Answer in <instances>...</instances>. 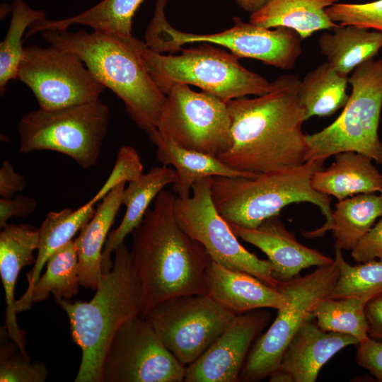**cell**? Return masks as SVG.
I'll list each match as a JSON object with an SVG mask.
<instances>
[{
	"label": "cell",
	"instance_id": "obj_37",
	"mask_svg": "<svg viewBox=\"0 0 382 382\" xmlns=\"http://www.w3.org/2000/svg\"><path fill=\"white\" fill-rule=\"evenodd\" d=\"M143 164L137 150L131 146H121L116 155L112 170L98 192L91 199L96 204L103 199L114 187L122 183H129L143 174Z\"/></svg>",
	"mask_w": 382,
	"mask_h": 382
},
{
	"label": "cell",
	"instance_id": "obj_38",
	"mask_svg": "<svg viewBox=\"0 0 382 382\" xmlns=\"http://www.w3.org/2000/svg\"><path fill=\"white\" fill-rule=\"evenodd\" d=\"M351 255L357 263L382 260V216L358 241Z\"/></svg>",
	"mask_w": 382,
	"mask_h": 382
},
{
	"label": "cell",
	"instance_id": "obj_7",
	"mask_svg": "<svg viewBox=\"0 0 382 382\" xmlns=\"http://www.w3.org/2000/svg\"><path fill=\"white\" fill-rule=\"evenodd\" d=\"M348 81L352 92L339 117L320 131L306 134L307 161L326 160L340 152L350 151L382 164V142L378 136L382 58L361 64Z\"/></svg>",
	"mask_w": 382,
	"mask_h": 382
},
{
	"label": "cell",
	"instance_id": "obj_30",
	"mask_svg": "<svg viewBox=\"0 0 382 382\" xmlns=\"http://www.w3.org/2000/svg\"><path fill=\"white\" fill-rule=\"evenodd\" d=\"M382 216V192L361 193L338 201L330 230L341 250H352Z\"/></svg>",
	"mask_w": 382,
	"mask_h": 382
},
{
	"label": "cell",
	"instance_id": "obj_23",
	"mask_svg": "<svg viewBox=\"0 0 382 382\" xmlns=\"http://www.w3.org/2000/svg\"><path fill=\"white\" fill-rule=\"evenodd\" d=\"M176 178L173 168L163 165L151 168L146 173L129 183L122 199V204L126 207L124 217L119 226L108 234L105 243L101 260L103 273L112 267V253L124 243L125 237L140 224L158 194L166 185L173 184Z\"/></svg>",
	"mask_w": 382,
	"mask_h": 382
},
{
	"label": "cell",
	"instance_id": "obj_17",
	"mask_svg": "<svg viewBox=\"0 0 382 382\" xmlns=\"http://www.w3.org/2000/svg\"><path fill=\"white\" fill-rule=\"evenodd\" d=\"M234 234L262 251L272 265V275L279 282L289 281L310 267L330 265L334 260L297 241L279 215L264 220L255 228L228 223Z\"/></svg>",
	"mask_w": 382,
	"mask_h": 382
},
{
	"label": "cell",
	"instance_id": "obj_36",
	"mask_svg": "<svg viewBox=\"0 0 382 382\" xmlns=\"http://www.w3.org/2000/svg\"><path fill=\"white\" fill-rule=\"evenodd\" d=\"M329 18L342 25H354L382 33V0L366 3H341L325 9Z\"/></svg>",
	"mask_w": 382,
	"mask_h": 382
},
{
	"label": "cell",
	"instance_id": "obj_9",
	"mask_svg": "<svg viewBox=\"0 0 382 382\" xmlns=\"http://www.w3.org/2000/svg\"><path fill=\"white\" fill-rule=\"evenodd\" d=\"M108 120V106L100 98L54 110L39 108L19 121V151H53L90 168L100 157Z\"/></svg>",
	"mask_w": 382,
	"mask_h": 382
},
{
	"label": "cell",
	"instance_id": "obj_39",
	"mask_svg": "<svg viewBox=\"0 0 382 382\" xmlns=\"http://www.w3.org/2000/svg\"><path fill=\"white\" fill-rule=\"evenodd\" d=\"M356 361L378 381L382 382V341L369 337L357 345Z\"/></svg>",
	"mask_w": 382,
	"mask_h": 382
},
{
	"label": "cell",
	"instance_id": "obj_6",
	"mask_svg": "<svg viewBox=\"0 0 382 382\" xmlns=\"http://www.w3.org/2000/svg\"><path fill=\"white\" fill-rule=\"evenodd\" d=\"M137 47L151 78L166 95L176 84L193 85L227 102L262 96L271 89V83L243 66L239 57L204 42L182 48L179 55L156 52L138 39Z\"/></svg>",
	"mask_w": 382,
	"mask_h": 382
},
{
	"label": "cell",
	"instance_id": "obj_34",
	"mask_svg": "<svg viewBox=\"0 0 382 382\" xmlns=\"http://www.w3.org/2000/svg\"><path fill=\"white\" fill-rule=\"evenodd\" d=\"M335 253L340 274L330 298L354 296L368 301L382 294V260L351 265L344 259L342 250L335 245Z\"/></svg>",
	"mask_w": 382,
	"mask_h": 382
},
{
	"label": "cell",
	"instance_id": "obj_20",
	"mask_svg": "<svg viewBox=\"0 0 382 382\" xmlns=\"http://www.w3.org/2000/svg\"><path fill=\"white\" fill-rule=\"evenodd\" d=\"M38 243V228L30 224H8L1 228L0 276L6 303L5 327L11 339L28 357L25 332L17 323L14 291L21 269L35 262L33 253L37 249Z\"/></svg>",
	"mask_w": 382,
	"mask_h": 382
},
{
	"label": "cell",
	"instance_id": "obj_26",
	"mask_svg": "<svg viewBox=\"0 0 382 382\" xmlns=\"http://www.w3.org/2000/svg\"><path fill=\"white\" fill-rule=\"evenodd\" d=\"M340 0H270L261 9L251 13L250 23L265 28L285 27L294 30L303 40L314 33L332 30L333 22L325 9Z\"/></svg>",
	"mask_w": 382,
	"mask_h": 382
},
{
	"label": "cell",
	"instance_id": "obj_28",
	"mask_svg": "<svg viewBox=\"0 0 382 382\" xmlns=\"http://www.w3.org/2000/svg\"><path fill=\"white\" fill-rule=\"evenodd\" d=\"M144 0H103L84 12L62 20L46 18L34 23L26 31L28 37L45 30H67L72 24L91 27L94 31L129 37L132 35V20Z\"/></svg>",
	"mask_w": 382,
	"mask_h": 382
},
{
	"label": "cell",
	"instance_id": "obj_27",
	"mask_svg": "<svg viewBox=\"0 0 382 382\" xmlns=\"http://www.w3.org/2000/svg\"><path fill=\"white\" fill-rule=\"evenodd\" d=\"M318 38L320 50L338 72L349 76L357 66L372 59L382 48V33L354 25H338Z\"/></svg>",
	"mask_w": 382,
	"mask_h": 382
},
{
	"label": "cell",
	"instance_id": "obj_18",
	"mask_svg": "<svg viewBox=\"0 0 382 382\" xmlns=\"http://www.w3.org/2000/svg\"><path fill=\"white\" fill-rule=\"evenodd\" d=\"M359 344L350 335L322 330L312 318L290 340L277 371L288 376L291 382H314L323 365L336 353Z\"/></svg>",
	"mask_w": 382,
	"mask_h": 382
},
{
	"label": "cell",
	"instance_id": "obj_2",
	"mask_svg": "<svg viewBox=\"0 0 382 382\" xmlns=\"http://www.w3.org/2000/svg\"><path fill=\"white\" fill-rule=\"evenodd\" d=\"M176 197L173 192L162 190L132 232L129 250L141 284L143 318L170 298L207 294L206 271L212 260L178 224Z\"/></svg>",
	"mask_w": 382,
	"mask_h": 382
},
{
	"label": "cell",
	"instance_id": "obj_43",
	"mask_svg": "<svg viewBox=\"0 0 382 382\" xmlns=\"http://www.w3.org/2000/svg\"><path fill=\"white\" fill-rule=\"evenodd\" d=\"M244 11L253 13L261 9L270 0H233Z\"/></svg>",
	"mask_w": 382,
	"mask_h": 382
},
{
	"label": "cell",
	"instance_id": "obj_10",
	"mask_svg": "<svg viewBox=\"0 0 382 382\" xmlns=\"http://www.w3.org/2000/svg\"><path fill=\"white\" fill-rule=\"evenodd\" d=\"M335 259L302 277L279 282L277 289L286 299L267 331L249 352L240 374V381L254 382L269 377L279 366L284 352L300 327L314 318L313 310L329 297L339 277Z\"/></svg>",
	"mask_w": 382,
	"mask_h": 382
},
{
	"label": "cell",
	"instance_id": "obj_12",
	"mask_svg": "<svg viewBox=\"0 0 382 382\" xmlns=\"http://www.w3.org/2000/svg\"><path fill=\"white\" fill-rule=\"evenodd\" d=\"M167 100L157 130L178 145L214 157L231 144V121L226 101L188 85L176 84Z\"/></svg>",
	"mask_w": 382,
	"mask_h": 382
},
{
	"label": "cell",
	"instance_id": "obj_35",
	"mask_svg": "<svg viewBox=\"0 0 382 382\" xmlns=\"http://www.w3.org/2000/svg\"><path fill=\"white\" fill-rule=\"evenodd\" d=\"M49 374L42 362L31 361L11 339L4 326L0 329V381L44 382Z\"/></svg>",
	"mask_w": 382,
	"mask_h": 382
},
{
	"label": "cell",
	"instance_id": "obj_41",
	"mask_svg": "<svg viewBox=\"0 0 382 382\" xmlns=\"http://www.w3.org/2000/svg\"><path fill=\"white\" fill-rule=\"evenodd\" d=\"M25 186V178L17 173L8 161H4L0 167L1 198H11L21 192Z\"/></svg>",
	"mask_w": 382,
	"mask_h": 382
},
{
	"label": "cell",
	"instance_id": "obj_29",
	"mask_svg": "<svg viewBox=\"0 0 382 382\" xmlns=\"http://www.w3.org/2000/svg\"><path fill=\"white\" fill-rule=\"evenodd\" d=\"M349 76L336 71L328 62L319 64L301 80L298 97L305 120L313 116L330 117L343 108L348 100Z\"/></svg>",
	"mask_w": 382,
	"mask_h": 382
},
{
	"label": "cell",
	"instance_id": "obj_31",
	"mask_svg": "<svg viewBox=\"0 0 382 382\" xmlns=\"http://www.w3.org/2000/svg\"><path fill=\"white\" fill-rule=\"evenodd\" d=\"M45 273L40 275L32 292L31 301L38 303L51 294L54 298L72 299L79 292V257L75 242L71 241L54 251L47 260Z\"/></svg>",
	"mask_w": 382,
	"mask_h": 382
},
{
	"label": "cell",
	"instance_id": "obj_33",
	"mask_svg": "<svg viewBox=\"0 0 382 382\" xmlns=\"http://www.w3.org/2000/svg\"><path fill=\"white\" fill-rule=\"evenodd\" d=\"M11 12L8 32L0 43L1 96L5 93L8 83L18 78V70L24 52L21 41L23 35L34 23L45 18L44 11L32 8L24 0H14Z\"/></svg>",
	"mask_w": 382,
	"mask_h": 382
},
{
	"label": "cell",
	"instance_id": "obj_32",
	"mask_svg": "<svg viewBox=\"0 0 382 382\" xmlns=\"http://www.w3.org/2000/svg\"><path fill=\"white\" fill-rule=\"evenodd\" d=\"M366 303L365 299L354 296L324 298L316 304L313 316L322 330L350 335L361 343L369 337Z\"/></svg>",
	"mask_w": 382,
	"mask_h": 382
},
{
	"label": "cell",
	"instance_id": "obj_21",
	"mask_svg": "<svg viewBox=\"0 0 382 382\" xmlns=\"http://www.w3.org/2000/svg\"><path fill=\"white\" fill-rule=\"evenodd\" d=\"M156 147V157L163 166H172L176 171L173 192L177 197L191 195L193 185L198 180L214 176L254 178L259 173L235 169L214 157L185 149L161 134L157 129L148 133Z\"/></svg>",
	"mask_w": 382,
	"mask_h": 382
},
{
	"label": "cell",
	"instance_id": "obj_13",
	"mask_svg": "<svg viewBox=\"0 0 382 382\" xmlns=\"http://www.w3.org/2000/svg\"><path fill=\"white\" fill-rule=\"evenodd\" d=\"M236 316L208 294L167 299L145 318L165 347L185 366L197 360Z\"/></svg>",
	"mask_w": 382,
	"mask_h": 382
},
{
	"label": "cell",
	"instance_id": "obj_40",
	"mask_svg": "<svg viewBox=\"0 0 382 382\" xmlns=\"http://www.w3.org/2000/svg\"><path fill=\"white\" fill-rule=\"evenodd\" d=\"M37 208L36 201L23 195H16L11 198L0 199V228L8 224L11 217H26Z\"/></svg>",
	"mask_w": 382,
	"mask_h": 382
},
{
	"label": "cell",
	"instance_id": "obj_11",
	"mask_svg": "<svg viewBox=\"0 0 382 382\" xmlns=\"http://www.w3.org/2000/svg\"><path fill=\"white\" fill-rule=\"evenodd\" d=\"M211 178L197 181L190 197H176L174 212L178 224L204 246L213 261L277 288L279 282L272 275L270 261L246 250L217 211L212 198Z\"/></svg>",
	"mask_w": 382,
	"mask_h": 382
},
{
	"label": "cell",
	"instance_id": "obj_16",
	"mask_svg": "<svg viewBox=\"0 0 382 382\" xmlns=\"http://www.w3.org/2000/svg\"><path fill=\"white\" fill-rule=\"evenodd\" d=\"M271 313L257 308L236 315L209 347L186 366L185 382H237L250 347Z\"/></svg>",
	"mask_w": 382,
	"mask_h": 382
},
{
	"label": "cell",
	"instance_id": "obj_14",
	"mask_svg": "<svg viewBox=\"0 0 382 382\" xmlns=\"http://www.w3.org/2000/svg\"><path fill=\"white\" fill-rule=\"evenodd\" d=\"M18 79L44 110L96 100L106 88L79 56L51 45L24 47Z\"/></svg>",
	"mask_w": 382,
	"mask_h": 382
},
{
	"label": "cell",
	"instance_id": "obj_8",
	"mask_svg": "<svg viewBox=\"0 0 382 382\" xmlns=\"http://www.w3.org/2000/svg\"><path fill=\"white\" fill-rule=\"evenodd\" d=\"M167 0H156L154 14L144 35L145 44L151 50L173 54L182 46L193 42H209L230 50L238 57H247L281 69L289 70L296 62L300 50L298 34L292 29H274L244 22L233 17L229 29L212 34L184 33L174 28L167 21Z\"/></svg>",
	"mask_w": 382,
	"mask_h": 382
},
{
	"label": "cell",
	"instance_id": "obj_4",
	"mask_svg": "<svg viewBox=\"0 0 382 382\" xmlns=\"http://www.w3.org/2000/svg\"><path fill=\"white\" fill-rule=\"evenodd\" d=\"M96 291L88 302L54 299L66 313L71 338L81 350L76 382H102L103 361L116 332L140 316L141 284L124 243L115 249L112 267L103 273Z\"/></svg>",
	"mask_w": 382,
	"mask_h": 382
},
{
	"label": "cell",
	"instance_id": "obj_19",
	"mask_svg": "<svg viewBox=\"0 0 382 382\" xmlns=\"http://www.w3.org/2000/svg\"><path fill=\"white\" fill-rule=\"evenodd\" d=\"M207 294L236 315L270 308L279 309L286 303L284 294L257 277L212 260L206 271Z\"/></svg>",
	"mask_w": 382,
	"mask_h": 382
},
{
	"label": "cell",
	"instance_id": "obj_1",
	"mask_svg": "<svg viewBox=\"0 0 382 382\" xmlns=\"http://www.w3.org/2000/svg\"><path fill=\"white\" fill-rule=\"evenodd\" d=\"M301 80L282 75L269 92L254 98L226 102L231 121V144L218 158L242 171L282 170L307 161L304 110L299 101Z\"/></svg>",
	"mask_w": 382,
	"mask_h": 382
},
{
	"label": "cell",
	"instance_id": "obj_25",
	"mask_svg": "<svg viewBox=\"0 0 382 382\" xmlns=\"http://www.w3.org/2000/svg\"><path fill=\"white\" fill-rule=\"evenodd\" d=\"M94 204L90 199L76 210L66 208L46 214L38 228L37 258L33 267L26 274L27 289L19 299L16 300V313L31 308V292L47 260L54 251L71 241L75 234L91 219L96 212Z\"/></svg>",
	"mask_w": 382,
	"mask_h": 382
},
{
	"label": "cell",
	"instance_id": "obj_5",
	"mask_svg": "<svg viewBox=\"0 0 382 382\" xmlns=\"http://www.w3.org/2000/svg\"><path fill=\"white\" fill-rule=\"evenodd\" d=\"M325 161H307L296 167L259 173L254 178L212 177V200L227 222L250 228L279 215L288 204L311 203L320 209L326 221L316 230L302 231V234L308 238L322 236L330 231L332 223L331 198L315 190L311 179L316 172L324 168Z\"/></svg>",
	"mask_w": 382,
	"mask_h": 382
},
{
	"label": "cell",
	"instance_id": "obj_22",
	"mask_svg": "<svg viewBox=\"0 0 382 382\" xmlns=\"http://www.w3.org/2000/svg\"><path fill=\"white\" fill-rule=\"evenodd\" d=\"M125 184H119L105 195L74 241L79 257V282L86 289L96 290L100 282L102 249L122 205Z\"/></svg>",
	"mask_w": 382,
	"mask_h": 382
},
{
	"label": "cell",
	"instance_id": "obj_15",
	"mask_svg": "<svg viewBox=\"0 0 382 382\" xmlns=\"http://www.w3.org/2000/svg\"><path fill=\"white\" fill-rule=\"evenodd\" d=\"M185 370L151 324L137 316L116 332L103 361L102 382H181Z\"/></svg>",
	"mask_w": 382,
	"mask_h": 382
},
{
	"label": "cell",
	"instance_id": "obj_24",
	"mask_svg": "<svg viewBox=\"0 0 382 382\" xmlns=\"http://www.w3.org/2000/svg\"><path fill=\"white\" fill-rule=\"evenodd\" d=\"M335 162L314 173L311 185L315 190L338 201L361 193L382 192V174L370 157L356 151H342Z\"/></svg>",
	"mask_w": 382,
	"mask_h": 382
},
{
	"label": "cell",
	"instance_id": "obj_42",
	"mask_svg": "<svg viewBox=\"0 0 382 382\" xmlns=\"http://www.w3.org/2000/svg\"><path fill=\"white\" fill-rule=\"evenodd\" d=\"M369 337L382 341V294L371 299L365 306Z\"/></svg>",
	"mask_w": 382,
	"mask_h": 382
},
{
	"label": "cell",
	"instance_id": "obj_3",
	"mask_svg": "<svg viewBox=\"0 0 382 382\" xmlns=\"http://www.w3.org/2000/svg\"><path fill=\"white\" fill-rule=\"evenodd\" d=\"M42 37L51 45L79 56L95 77L125 103L127 112L147 134L156 129L167 96L149 74L133 35L49 29Z\"/></svg>",
	"mask_w": 382,
	"mask_h": 382
}]
</instances>
